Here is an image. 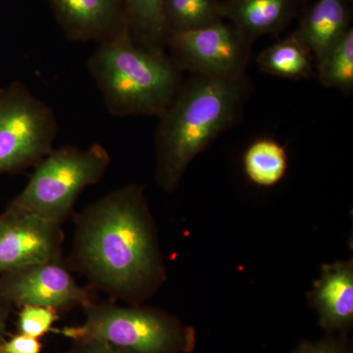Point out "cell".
Returning a JSON list of instances; mask_svg holds the SVG:
<instances>
[{
    "mask_svg": "<svg viewBox=\"0 0 353 353\" xmlns=\"http://www.w3.org/2000/svg\"><path fill=\"white\" fill-rule=\"evenodd\" d=\"M110 163V154L101 143L53 148L34 166L29 182L9 205L63 225L80 194L101 182Z\"/></svg>",
    "mask_w": 353,
    "mask_h": 353,
    "instance_id": "5b68a950",
    "label": "cell"
},
{
    "mask_svg": "<svg viewBox=\"0 0 353 353\" xmlns=\"http://www.w3.org/2000/svg\"><path fill=\"white\" fill-rule=\"evenodd\" d=\"M165 27L169 34L194 31L224 21L219 0H165Z\"/></svg>",
    "mask_w": 353,
    "mask_h": 353,
    "instance_id": "e0dca14e",
    "label": "cell"
},
{
    "mask_svg": "<svg viewBox=\"0 0 353 353\" xmlns=\"http://www.w3.org/2000/svg\"><path fill=\"white\" fill-rule=\"evenodd\" d=\"M60 311L48 306L25 305L20 307L17 317V333L43 339L52 332L53 325L59 320Z\"/></svg>",
    "mask_w": 353,
    "mask_h": 353,
    "instance_id": "d6986e66",
    "label": "cell"
},
{
    "mask_svg": "<svg viewBox=\"0 0 353 353\" xmlns=\"http://www.w3.org/2000/svg\"><path fill=\"white\" fill-rule=\"evenodd\" d=\"M83 312L82 323L53 333L71 341H105L131 353H188L196 345L194 329L160 308L94 301Z\"/></svg>",
    "mask_w": 353,
    "mask_h": 353,
    "instance_id": "277c9868",
    "label": "cell"
},
{
    "mask_svg": "<svg viewBox=\"0 0 353 353\" xmlns=\"http://www.w3.org/2000/svg\"><path fill=\"white\" fill-rule=\"evenodd\" d=\"M307 0H225L222 19L230 21L250 43L263 36H279L301 16Z\"/></svg>",
    "mask_w": 353,
    "mask_h": 353,
    "instance_id": "7c38bea8",
    "label": "cell"
},
{
    "mask_svg": "<svg viewBox=\"0 0 353 353\" xmlns=\"http://www.w3.org/2000/svg\"><path fill=\"white\" fill-rule=\"evenodd\" d=\"M128 29L132 41L150 52L163 53L168 32L165 27V0H124Z\"/></svg>",
    "mask_w": 353,
    "mask_h": 353,
    "instance_id": "9a60e30c",
    "label": "cell"
},
{
    "mask_svg": "<svg viewBox=\"0 0 353 353\" xmlns=\"http://www.w3.org/2000/svg\"><path fill=\"white\" fill-rule=\"evenodd\" d=\"M92 294L79 284L63 260L28 265L0 274V303L48 306L59 311L85 308Z\"/></svg>",
    "mask_w": 353,
    "mask_h": 353,
    "instance_id": "ba28073f",
    "label": "cell"
},
{
    "mask_svg": "<svg viewBox=\"0 0 353 353\" xmlns=\"http://www.w3.org/2000/svg\"><path fill=\"white\" fill-rule=\"evenodd\" d=\"M257 64L264 73L279 78L301 80L314 75V55L294 34L261 51Z\"/></svg>",
    "mask_w": 353,
    "mask_h": 353,
    "instance_id": "5bb4252c",
    "label": "cell"
},
{
    "mask_svg": "<svg viewBox=\"0 0 353 353\" xmlns=\"http://www.w3.org/2000/svg\"><path fill=\"white\" fill-rule=\"evenodd\" d=\"M57 134L52 109L25 85H11L0 95V175L36 166Z\"/></svg>",
    "mask_w": 353,
    "mask_h": 353,
    "instance_id": "8992f818",
    "label": "cell"
},
{
    "mask_svg": "<svg viewBox=\"0 0 353 353\" xmlns=\"http://www.w3.org/2000/svg\"><path fill=\"white\" fill-rule=\"evenodd\" d=\"M11 308L12 306L0 303V353H1L2 343L6 339L7 323L10 317Z\"/></svg>",
    "mask_w": 353,
    "mask_h": 353,
    "instance_id": "603a6c76",
    "label": "cell"
},
{
    "mask_svg": "<svg viewBox=\"0 0 353 353\" xmlns=\"http://www.w3.org/2000/svg\"><path fill=\"white\" fill-rule=\"evenodd\" d=\"M68 353H131L99 340L72 341Z\"/></svg>",
    "mask_w": 353,
    "mask_h": 353,
    "instance_id": "7402d4cb",
    "label": "cell"
},
{
    "mask_svg": "<svg viewBox=\"0 0 353 353\" xmlns=\"http://www.w3.org/2000/svg\"><path fill=\"white\" fill-rule=\"evenodd\" d=\"M294 353H352L345 334L329 336L317 343H303Z\"/></svg>",
    "mask_w": 353,
    "mask_h": 353,
    "instance_id": "ffe728a7",
    "label": "cell"
},
{
    "mask_svg": "<svg viewBox=\"0 0 353 353\" xmlns=\"http://www.w3.org/2000/svg\"><path fill=\"white\" fill-rule=\"evenodd\" d=\"M318 79L324 87L336 88L345 94L353 90L352 27L336 46L316 62Z\"/></svg>",
    "mask_w": 353,
    "mask_h": 353,
    "instance_id": "ac0fdd59",
    "label": "cell"
},
{
    "mask_svg": "<svg viewBox=\"0 0 353 353\" xmlns=\"http://www.w3.org/2000/svg\"><path fill=\"white\" fill-rule=\"evenodd\" d=\"M41 340L20 333L6 339L1 347V353H41Z\"/></svg>",
    "mask_w": 353,
    "mask_h": 353,
    "instance_id": "44dd1931",
    "label": "cell"
},
{
    "mask_svg": "<svg viewBox=\"0 0 353 353\" xmlns=\"http://www.w3.org/2000/svg\"><path fill=\"white\" fill-rule=\"evenodd\" d=\"M308 301L323 329L330 334H347L353 324V260L323 265Z\"/></svg>",
    "mask_w": 353,
    "mask_h": 353,
    "instance_id": "8fae6325",
    "label": "cell"
},
{
    "mask_svg": "<svg viewBox=\"0 0 353 353\" xmlns=\"http://www.w3.org/2000/svg\"><path fill=\"white\" fill-rule=\"evenodd\" d=\"M252 43L224 21L182 32L167 39L170 58L180 71L192 75L232 77L245 73L252 57Z\"/></svg>",
    "mask_w": 353,
    "mask_h": 353,
    "instance_id": "52a82bcc",
    "label": "cell"
},
{
    "mask_svg": "<svg viewBox=\"0 0 353 353\" xmlns=\"http://www.w3.org/2000/svg\"><path fill=\"white\" fill-rule=\"evenodd\" d=\"M66 38L101 43L128 29L124 0H46Z\"/></svg>",
    "mask_w": 353,
    "mask_h": 353,
    "instance_id": "30bf717a",
    "label": "cell"
},
{
    "mask_svg": "<svg viewBox=\"0 0 353 353\" xmlns=\"http://www.w3.org/2000/svg\"><path fill=\"white\" fill-rule=\"evenodd\" d=\"M243 166L250 182L259 187H273L287 173V150L276 139H255L243 153Z\"/></svg>",
    "mask_w": 353,
    "mask_h": 353,
    "instance_id": "2e32d148",
    "label": "cell"
},
{
    "mask_svg": "<svg viewBox=\"0 0 353 353\" xmlns=\"http://www.w3.org/2000/svg\"><path fill=\"white\" fill-rule=\"evenodd\" d=\"M70 269L114 301L139 305L166 282L157 227L136 183L123 185L88 204L74 218Z\"/></svg>",
    "mask_w": 353,
    "mask_h": 353,
    "instance_id": "6da1fadb",
    "label": "cell"
},
{
    "mask_svg": "<svg viewBox=\"0 0 353 353\" xmlns=\"http://www.w3.org/2000/svg\"><path fill=\"white\" fill-rule=\"evenodd\" d=\"M65 353H68V352H65Z\"/></svg>",
    "mask_w": 353,
    "mask_h": 353,
    "instance_id": "cb8c5ba5",
    "label": "cell"
},
{
    "mask_svg": "<svg viewBox=\"0 0 353 353\" xmlns=\"http://www.w3.org/2000/svg\"><path fill=\"white\" fill-rule=\"evenodd\" d=\"M62 225L8 205L0 214V274L62 259Z\"/></svg>",
    "mask_w": 353,
    "mask_h": 353,
    "instance_id": "9c48e42d",
    "label": "cell"
},
{
    "mask_svg": "<svg viewBox=\"0 0 353 353\" xmlns=\"http://www.w3.org/2000/svg\"><path fill=\"white\" fill-rule=\"evenodd\" d=\"M246 74L192 75L158 119L155 179L162 190L178 189L194 158L232 126L250 94Z\"/></svg>",
    "mask_w": 353,
    "mask_h": 353,
    "instance_id": "7a4b0ae2",
    "label": "cell"
},
{
    "mask_svg": "<svg viewBox=\"0 0 353 353\" xmlns=\"http://www.w3.org/2000/svg\"><path fill=\"white\" fill-rule=\"evenodd\" d=\"M97 44L88 68L109 112L159 118L183 83L170 57L139 48L129 30Z\"/></svg>",
    "mask_w": 353,
    "mask_h": 353,
    "instance_id": "3957f363",
    "label": "cell"
},
{
    "mask_svg": "<svg viewBox=\"0 0 353 353\" xmlns=\"http://www.w3.org/2000/svg\"><path fill=\"white\" fill-rule=\"evenodd\" d=\"M352 0H318L301 14L292 32L308 46L315 63L321 60L352 28Z\"/></svg>",
    "mask_w": 353,
    "mask_h": 353,
    "instance_id": "4fadbf2b",
    "label": "cell"
}]
</instances>
